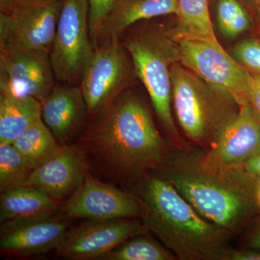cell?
Segmentation results:
<instances>
[{
	"instance_id": "obj_1",
	"label": "cell",
	"mask_w": 260,
	"mask_h": 260,
	"mask_svg": "<svg viewBox=\"0 0 260 260\" xmlns=\"http://www.w3.org/2000/svg\"><path fill=\"white\" fill-rule=\"evenodd\" d=\"M97 115L85 147L113 176L137 177L164 167L171 155L169 146L140 99L121 93Z\"/></svg>"
},
{
	"instance_id": "obj_2",
	"label": "cell",
	"mask_w": 260,
	"mask_h": 260,
	"mask_svg": "<svg viewBox=\"0 0 260 260\" xmlns=\"http://www.w3.org/2000/svg\"><path fill=\"white\" fill-rule=\"evenodd\" d=\"M167 180L203 218L229 234L257 211L255 184L242 167H207L200 154H171L160 169Z\"/></svg>"
},
{
	"instance_id": "obj_3",
	"label": "cell",
	"mask_w": 260,
	"mask_h": 260,
	"mask_svg": "<svg viewBox=\"0 0 260 260\" xmlns=\"http://www.w3.org/2000/svg\"><path fill=\"white\" fill-rule=\"evenodd\" d=\"M146 229L179 259L229 260V233L200 215L161 177L145 178L139 188Z\"/></svg>"
},
{
	"instance_id": "obj_4",
	"label": "cell",
	"mask_w": 260,
	"mask_h": 260,
	"mask_svg": "<svg viewBox=\"0 0 260 260\" xmlns=\"http://www.w3.org/2000/svg\"><path fill=\"white\" fill-rule=\"evenodd\" d=\"M172 101L178 121L193 143L209 150L239 105L229 92L206 83L180 63L171 67Z\"/></svg>"
},
{
	"instance_id": "obj_5",
	"label": "cell",
	"mask_w": 260,
	"mask_h": 260,
	"mask_svg": "<svg viewBox=\"0 0 260 260\" xmlns=\"http://www.w3.org/2000/svg\"><path fill=\"white\" fill-rule=\"evenodd\" d=\"M133 60L135 73L144 85L157 116L169 134L179 139L172 114L171 66L175 47L165 34L152 31L126 38L124 42Z\"/></svg>"
},
{
	"instance_id": "obj_6",
	"label": "cell",
	"mask_w": 260,
	"mask_h": 260,
	"mask_svg": "<svg viewBox=\"0 0 260 260\" xmlns=\"http://www.w3.org/2000/svg\"><path fill=\"white\" fill-rule=\"evenodd\" d=\"M176 58L206 83L229 92L238 104L246 99L249 71L224 50L217 39L179 31L173 37Z\"/></svg>"
},
{
	"instance_id": "obj_7",
	"label": "cell",
	"mask_w": 260,
	"mask_h": 260,
	"mask_svg": "<svg viewBox=\"0 0 260 260\" xmlns=\"http://www.w3.org/2000/svg\"><path fill=\"white\" fill-rule=\"evenodd\" d=\"M93 51L88 0H62L49 54L56 79L70 85L81 81Z\"/></svg>"
},
{
	"instance_id": "obj_8",
	"label": "cell",
	"mask_w": 260,
	"mask_h": 260,
	"mask_svg": "<svg viewBox=\"0 0 260 260\" xmlns=\"http://www.w3.org/2000/svg\"><path fill=\"white\" fill-rule=\"evenodd\" d=\"M62 0H0V44L50 53Z\"/></svg>"
},
{
	"instance_id": "obj_9",
	"label": "cell",
	"mask_w": 260,
	"mask_h": 260,
	"mask_svg": "<svg viewBox=\"0 0 260 260\" xmlns=\"http://www.w3.org/2000/svg\"><path fill=\"white\" fill-rule=\"evenodd\" d=\"M50 53L0 44V93L42 102L55 88Z\"/></svg>"
},
{
	"instance_id": "obj_10",
	"label": "cell",
	"mask_w": 260,
	"mask_h": 260,
	"mask_svg": "<svg viewBox=\"0 0 260 260\" xmlns=\"http://www.w3.org/2000/svg\"><path fill=\"white\" fill-rule=\"evenodd\" d=\"M127 71L125 53L119 38L94 48L80 81L89 114L97 115L120 95Z\"/></svg>"
},
{
	"instance_id": "obj_11",
	"label": "cell",
	"mask_w": 260,
	"mask_h": 260,
	"mask_svg": "<svg viewBox=\"0 0 260 260\" xmlns=\"http://www.w3.org/2000/svg\"><path fill=\"white\" fill-rule=\"evenodd\" d=\"M147 230L144 223L139 220H90L70 229L55 251L64 259H100L121 243Z\"/></svg>"
},
{
	"instance_id": "obj_12",
	"label": "cell",
	"mask_w": 260,
	"mask_h": 260,
	"mask_svg": "<svg viewBox=\"0 0 260 260\" xmlns=\"http://www.w3.org/2000/svg\"><path fill=\"white\" fill-rule=\"evenodd\" d=\"M65 216L90 220L143 217V203L133 195L104 184L87 174L62 208Z\"/></svg>"
},
{
	"instance_id": "obj_13",
	"label": "cell",
	"mask_w": 260,
	"mask_h": 260,
	"mask_svg": "<svg viewBox=\"0 0 260 260\" xmlns=\"http://www.w3.org/2000/svg\"><path fill=\"white\" fill-rule=\"evenodd\" d=\"M239 111L221 132L211 148L201 155L207 167L229 169L241 167L260 153V120L247 99L239 102Z\"/></svg>"
},
{
	"instance_id": "obj_14",
	"label": "cell",
	"mask_w": 260,
	"mask_h": 260,
	"mask_svg": "<svg viewBox=\"0 0 260 260\" xmlns=\"http://www.w3.org/2000/svg\"><path fill=\"white\" fill-rule=\"evenodd\" d=\"M69 229L67 220L52 215L9 220L2 223L0 249L4 254L17 256L56 251Z\"/></svg>"
},
{
	"instance_id": "obj_15",
	"label": "cell",
	"mask_w": 260,
	"mask_h": 260,
	"mask_svg": "<svg viewBox=\"0 0 260 260\" xmlns=\"http://www.w3.org/2000/svg\"><path fill=\"white\" fill-rule=\"evenodd\" d=\"M87 175L85 153L76 145H68L42 165L32 169L23 186L40 189L54 200L72 196Z\"/></svg>"
},
{
	"instance_id": "obj_16",
	"label": "cell",
	"mask_w": 260,
	"mask_h": 260,
	"mask_svg": "<svg viewBox=\"0 0 260 260\" xmlns=\"http://www.w3.org/2000/svg\"><path fill=\"white\" fill-rule=\"evenodd\" d=\"M42 104L43 121L61 145H68L83 129L88 113L81 88L57 85Z\"/></svg>"
},
{
	"instance_id": "obj_17",
	"label": "cell",
	"mask_w": 260,
	"mask_h": 260,
	"mask_svg": "<svg viewBox=\"0 0 260 260\" xmlns=\"http://www.w3.org/2000/svg\"><path fill=\"white\" fill-rule=\"evenodd\" d=\"M173 14L179 15L177 0H118L103 22L94 48L120 38L124 30L140 20Z\"/></svg>"
},
{
	"instance_id": "obj_18",
	"label": "cell",
	"mask_w": 260,
	"mask_h": 260,
	"mask_svg": "<svg viewBox=\"0 0 260 260\" xmlns=\"http://www.w3.org/2000/svg\"><path fill=\"white\" fill-rule=\"evenodd\" d=\"M42 113V102L34 98L0 93V143H13Z\"/></svg>"
},
{
	"instance_id": "obj_19",
	"label": "cell",
	"mask_w": 260,
	"mask_h": 260,
	"mask_svg": "<svg viewBox=\"0 0 260 260\" xmlns=\"http://www.w3.org/2000/svg\"><path fill=\"white\" fill-rule=\"evenodd\" d=\"M56 209L55 200L36 188L21 186L1 192V223L16 219L53 215Z\"/></svg>"
},
{
	"instance_id": "obj_20",
	"label": "cell",
	"mask_w": 260,
	"mask_h": 260,
	"mask_svg": "<svg viewBox=\"0 0 260 260\" xmlns=\"http://www.w3.org/2000/svg\"><path fill=\"white\" fill-rule=\"evenodd\" d=\"M13 144L32 169L54 156L63 146L42 119L28 128Z\"/></svg>"
},
{
	"instance_id": "obj_21",
	"label": "cell",
	"mask_w": 260,
	"mask_h": 260,
	"mask_svg": "<svg viewBox=\"0 0 260 260\" xmlns=\"http://www.w3.org/2000/svg\"><path fill=\"white\" fill-rule=\"evenodd\" d=\"M176 256L153 239L140 235L130 238L104 254L103 260H174Z\"/></svg>"
},
{
	"instance_id": "obj_22",
	"label": "cell",
	"mask_w": 260,
	"mask_h": 260,
	"mask_svg": "<svg viewBox=\"0 0 260 260\" xmlns=\"http://www.w3.org/2000/svg\"><path fill=\"white\" fill-rule=\"evenodd\" d=\"M181 32L217 39L210 18L209 0H177Z\"/></svg>"
},
{
	"instance_id": "obj_23",
	"label": "cell",
	"mask_w": 260,
	"mask_h": 260,
	"mask_svg": "<svg viewBox=\"0 0 260 260\" xmlns=\"http://www.w3.org/2000/svg\"><path fill=\"white\" fill-rule=\"evenodd\" d=\"M32 169L13 143H0V189L23 186Z\"/></svg>"
},
{
	"instance_id": "obj_24",
	"label": "cell",
	"mask_w": 260,
	"mask_h": 260,
	"mask_svg": "<svg viewBox=\"0 0 260 260\" xmlns=\"http://www.w3.org/2000/svg\"><path fill=\"white\" fill-rule=\"evenodd\" d=\"M215 10L219 28L225 37H237L252 26L250 13L239 0H216Z\"/></svg>"
},
{
	"instance_id": "obj_25",
	"label": "cell",
	"mask_w": 260,
	"mask_h": 260,
	"mask_svg": "<svg viewBox=\"0 0 260 260\" xmlns=\"http://www.w3.org/2000/svg\"><path fill=\"white\" fill-rule=\"evenodd\" d=\"M232 56L249 72L260 75V39L249 38L238 43Z\"/></svg>"
},
{
	"instance_id": "obj_26",
	"label": "cell",
	"mask_w": 260,
	"mask_h": 260,
	"mask_svg": "<svg viewBox=\"0 0 260 260\" xmlns=\"http://www.w3.org/2000/svg\"><path fill=\"white\" fill-rule=\"evenodd\" d=\"M118 0H88L89 25L93 46L96 42L99 30L106 17L110 13Z\"/></svg>"
},
{
	"instance_id": "obj_27",
	"label": "cell",
	"mask_w": 260,
	"mask_h": 260,
	"mask_svg": "<svg viewBox=\"0 0 260 260\" xmlns=\"http://www.w3.org/2000/svg\"><path fill=\"white\" fill-rule=\"evenodd\" d=\"M246 99L260 120V75L249 72Z\"/></svg>"
},
{
	"instance_id": "obj_28",
	"label": "cell",
	"mask_w": 260,
	"mask_h": 260,
	"mask_svg": "<svg viewBox=\"0 0 260 260\" xmlns=\"http://www.w3.org/2000/svg\"><path fill=\"white\" fill-rule=\"evenodd\" d=\"M229 260H260V249H232L229 254Z\"/></svg>"
},
{
	"instance_id": "obj_29",
	"label": "cell",
	"mask_w": 260,
	"mask_h": 260,
	"mask_svg": "<svg viewBox=\"0 0 260 260\" xmlns=\"http://www.w3.org/2000/svg\"><path fill=\"white\" fill-rule=\"evenodd\" d=\"M241 167L251 179H260V153L243 164Z\"/></svg>"
},
{
	"instance_id": "obj_30",
	"label": "cell",
	"mask_w": 260,
	"mask_h": 260,
	"mask_svg": "<svg viewBox=\"0 0 260 260\" xmlns=\"http://www.w3.org/2000/svg\"><path fill=\"white\" fill-rule=\"evenodd\" d=\"M249 248L260 249V227L251 234L249 241Z\"/></svg>"
},
{
	"instance_id": "obj_31",
	"label": "cell",
	"mask_w": 260,
	"mask_h": 260,
	"mask_svg": "<svg viewBox=\"0 0 260 260\" xmlns=\"http://www.w3.org/2000/svg\"><path fill=\"white\" fill-rule=\"evenodd\" d=\"M248 6L250 7L254 14L260 20V0H252Z\"/></svg>"
},
{
	"instance_id": "obj_32",
	"label": "cell",
	"mask_w": 260,
	"mask_h": 260,
	"mask_svg": "<svg viewBox=\"0 0 260 260\" xmlns=\"http://www.w3.org/2000/svg\"><path fill=\"white\" fill-rule=\"evenodd\" d=\"M254 184H255V197L256 204H257L258 209L260 210V179H254Z\"/></svg>"
},
{
	"instance_id": "obj_33",
	"label": "cell",
	"mask_w": 260,
	"mask_h": 260,
	"mask_svg": "<svg viewBox=\"0 0 260 260\" xmlns=\"http://www.w3.org/2000/svg\"><path fill=\"white\" fill-rule=\"evenodd\" d=\"M239 1H240L241 3H242V4H245L246 5H249L251 3V1L252 0H239Z\"/></svg>"
},
{
	"instance_id": "obj_34",
	"label": "cell",
	"mask_w": 260,
	"mask_h": 260,
	"mask_svg": "<svg viewBox=\"0 0 260 260\" xmlns=\"http://www.w3.org/2000/svg\"><path fill=\"white\" fill-rule=\"evenodd\" d=\"M259 39H260V32H259Z\"/></svg>"
}]
</instances>
